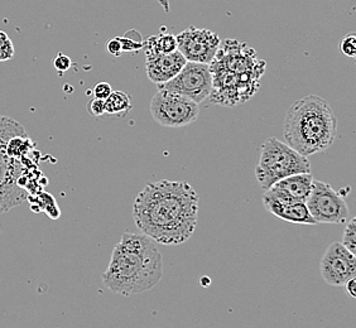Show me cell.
<instances>
[{
    "label": "cell",
    "mask_w": 356,
    "mask_h": 328,
    "mask_svg": "<svg viewBox=\"0 0 356 328\" xmlns=\"http://www.w3.org/2000/svg\"><path fill=\"white\" fill-rule=\"evenodd\" d=\"M200 197L187 182L161 179L147 183L133 202L140 233L161 245H179L197 226Z\"/></svg>",
    "instance_id": "1"
},
{
    "label": "cell",
    "mask_w": 356,
    "mask_h": 328,
    "mask_svg": "<svg viewBox=\"0 0 356 328\" xmlns=\"http://www.w3.org/2000/svg\"><path fill=\"white\" fill-rule=\"evenodd\" d=\"M163 277V256L156 243L144 233H123L103 273V283L113 293L129 297L148 292Z\"/></svg>",
    "instance_id": "2"
},
{
    "label": "cell",
    "mask_w": 356,
    "mask_h": 328,
    "mask_svg": "<svg viewBox=\"0 0 356 328\" xmlns=\"http://www.w3.org/2000/svg\"><path fill=\"white\" fill-rule=\"evenodd\" d=\"M213 77L210 101L226 108L252 99L261 88V79L266 72V62L257 57V52L247 43L225 40L209 65Z\"/></svg>",
    "instance_id": "3"
},
{
    "label": "cell",
    "mask_w": 356,
    "mask_h": 328,
    "mask_svg": "<svg viewBox=\"0 0 356 328\" xmlns=\"http://www.w3.org/2000/svg\"><path fill=\"white\" fill-rule=\"evenodd\" d=\"M336 131L337 119L329 101L321 96L309 95L289 106L283 134L289 147L309 157L329 149Z\"/></svg>",
    "instance_id": "4"
},
{
    "label": "cell",
    "mask_w": 356,
    "mask_h": 328,
    "mask_svg": "<svg viewBox=\"0 0 356 328\" xmlns=\"http://www.w3.org/2000/svg\"><path fill=\"white\" fill-rule=\"evenodd\" d=\"M22 133H26L22 124L12 117L0 115V215L27 201L28 193L18 185V179L29 168L7 153L10 138Z\"/></svg>",
    "instance_id": "5"
},
{
    "label": "cell",
    "mask_w": 356,
    "mask_h": 328,
    "mask_svg": "<svg viewBox=\"0 0 356 328\" xmlns=\"http://www.w3.org/2000/svg\"><path fill=\"white\" fill-rule=\"evenodd\" d=\"M309 172H311L309 158L302 156L287 143L269 138L261 144L255 177L264 191L282 178Z\"/></svg>",
    "instance_id": "6"
},
{
    "label": "cell",
    "mask_w": 356,
    "mask_h": 328,
    "mask_svg": "<svg viewBox=\"0 0 356 328\" xmlns=\"http://www.w3.org/2000/svg\"><path fill=\"white\" fill-rule=\"evenodd\" d=\"M152 117L165 128H182L197 120L199 104L170 90L158 89L149 105Z\"/></svg>",
    "instance_id": "7"
},
{
    "label": "cell",
    "mask_w": 356,
    "mask_h": 328,
    "mask_svg": "<svg viewBox=\"0 0 356 328\" xmlns=\"http://www.w3.org/2000/svg\"><path fill=\"white\" fill-rule=\"evenodd\" d=\"M305 204L317 224H345L350 210L343 196L329 183L312 181L311 191Z\"/></svg>",
    "instance_id": "8"
},
{
    "label": "cell",
    "mask_w": 356,
    "mask_h": 328,
    "mask_svg": "<svg viewBox=\"0 0 356 328\" xmlns=\"http://www.w3.org/2000/svg\"><path fill=\"white\" fill-rule=\"evenodd\" d=\"M157 86L158 89L170 90L201 104L211 94L213 77L207 63L187 61L172 80Z\"/></svg>",
    "instance_id": "9"
},
{
    "label": "cell",
    "mask_w": 356,
    "mask_h": 328,
    "mask_svg": "<svg viewBox=\"0 0 356 328\" xmlns=\"http://www.w3.org/2000/svg\"><path fill=\"white\" fill-rule=\"evenodd\" d=\"M177 49L186 61L210 65L220 47L219 35L209 29L190 26L176 35Z\"/></svg>",
    "instance_id": "10"
},
{
    "label": "cell",
    "mask_w": 356,
    "mask_h": 328,
    "mask_svg": "<svg viewBox=\"0 0 356 328\" xmlns=\"http://www.w3.org/2000/svg\"><path fill=\"white\" fill-rule=\"evenodd\" d=\"M322 279L332 287H343L356 275L355 254L341 243H332L322 256L320 264Z\"/></svg>",
    "instance_id": "11"
},
{
    "label": "cell",
    "mask_w": 356,
    "mask_h": 328,
    "mask_svg": "<svg viewBox=\"0 0 356 328\" xmlns=\"http://www.w3.org/2000/svg\"><path fill=\"white\" fill-rule=\"evenodd\" d=\"M263 205L275 218L300 225H317L305 202L289 197L277 187H269L263 195Z\"/></svg>",
    "instance_id": "12"
},
{
    "label": "cell",
    "mask_w": 356,
    "mask_h": 328,
    "mask_svg": "<svg viewBox=\"0 0 356 328\" xmlns=\"http://www.w3.org/2000/svg\"><path fill=\"white\" fill-rule=\"evenodd\" d=\"M186 62L185 57L178 49L171 54L145 56V72L153 83L162 85L177 75Z\"/></svg>",
    "instance_id": "13"
},
{
    "label": "cell",
    "mask_w": 356,
    "mask_h": 328,
    "mask_svg": "<svg viewBox=\"0 0 356 328\" xmlns=\"http://www.w3.org/2000/svg\"><path fill=\"white\" fill-rule=\"evenodd\" d=\"M312 181H314V177H312L311 172H309V173H297V174L282 178L272 186L280 188L283 192H286L289 197H292L296 201L305 202L307 196H309V191H311Z\"/></svg>",
    "instance_id": "14"
},
{
    "label": "cell",
    "mask_w": 356,
    "mask_h": 328,
    "mask_svg": "<svg viewBox=\"0 0 356 328\" xmlns=\"http://www.w3.org/2000/svg\"><path fill=\"white\" fill-rule=\"evenodd\" d=\"M131 110V96L123 91H113L105 99V114L110 117H124Z\"/></svg>",
    "instance_id": "15"
},
{
    "label": "cell",
    "mask_w": 356,
    "mask_h": 328,
    "mask_svg": "<svg viewBox=\"0 0 356 328\" xmlns=\"http://www.w3.org/2000/svg\"><path fill=\"white\" fill-rule=\"evenodd\" d=\"M145 56L157 55V54H171L177 49L176 35H152L144 41Z\"/></svg>",
    "instance_id": "16"
},
{
    "label": "cell",
    "mask_w": 356,
    "mask_h": 328,
    "mask_svg": "<svg viewBox=\"0 0 356 328\" xmlns=\"http://www.w3.org/2000/svg\"><path fill=\"white\" fill-rule=\"evenodd\" d=\"M27 201L31 204L32 210L38 207L35 212H46L49 219L57 220L61 216V211L56 204V199L47 192L41 191L35 195H28Z\"/></svg>",
    "instance_id": "17"
},
{
    "label": "cell",
    "mask_w": 356,
    "mask_h": 328,
    "mask_svg": "<svg viewBox=\"0 0 356 328\" xmlns=\"http://www.w3.org/2000/svg\"><path fill=\"white\" fill-rule=\"evenodd\" d=\"M123 52H138L143 48L144 41L137 31H129L125 35L119 37Z\"/></svg>",
    "instance_id": "18"
},
{
    "label": "cell",
    "mask_w": 356,
    "mask_h": 328,
    "mask_svg": "<svg viewBox=\"0 0 356 328\" xmlns=\"http://www.w3.org/2000/svg\"><path fill=\"white\" fill-rule=\"evenodd\" d=\"M343 244L349 252L356 254V219L353 218L345 227L343 233Z\"/></svg>",
    "instance_id": "19"
},
{
    "label": "cell",
    "mask_w": 356,
    "mask_h": 328,
    "mask_svg": "<svg viewBox=\"0 0 356 328\" xmlns=\"http://www.w3.org/2000/svg\"><path fill=\"white\" fill-rule=\"evenodd\" d=\"M15 49H14L13 41L9 38V35L0 31V62L10 61L14 57Z\"/></svg>",
    "instance_id": "20"
},
{
    "label": "cell",
    "mask_w": 356,
    "mask_h": 328,
    "mask_svg": "<svg viewBox=\"0 0 356 328\" xmlns=\"http://www.w3.org/2000/svg\"><path fill=\"white\" fill-rule=\"evenodd\" d=\"M340 49L343 56L354 58L356 56V35L355 33H349L345 35L343 41L340 43Z\"/></svg>",
    "instance_id": "21"
},
{
    "label": "cell",
    "mask_w": 356,
    "mask_h": 328,
    "mask_svg": "<svg viewBox=\"0 0 356 328\" xmlns=\"http://www.w3.org/2000/svg\"><path fill=\"white\" fill-rule=\"evenodd\" d=\"M88 111L92 117H103L105 115V100L94 97L88 103Z\"/></svg>",
    "instance_id": "22"
},
{
    "label": "cell",
    "mask_w": 356,
    "mask_h": 328,
    "mask_svg": "<svg viewBox=\"0 0 356 328\" xmlns=\"http://www.w3.org/2000/svg\"><path fill=\"white\" fill-rule=\"evenodd\" d=\"M71 65H72V61H71V58H70L69 56L63 55V54H58V55L56 56L54 66H55V69H57L60 74H63V72L69 71V69H71Z\"/></svg>",
    "instance_id": "23"
},
{
    "label": "cell",
    "mask_w": 356,
    "mask_h": 328,
    "mask_svg": "<svg viewBox=\"0 0 356 328\" xmlns=\"http://www.w3.org/2000/svg\"><path fill=\"white\" fill-rule=\"evenodd\" d=\"M111 92H113V89L108 82H99L94 88V97H97V99L105 100Z\"/></svg>",
    "instance_id": "24"
},
{
    "label": "cell",
    "mask_w": 356,
    "mask_h": 328,
    "mask_svg": "<svg viewBox=\"0 0 356 328\" xmlns=\"http://www.w3.org/2000/svg\"><path fill=\"white\" fill-rule=\"evenodd\" d=\"M108 52H109L110 55L115 56V57H119V56L123 54V49H122V43H120V40H119V37H115V38H113V40H110L108 42Z\"/></svg>",
    "instance_id": "25"
},
{
    "label": "cell",
    "mask_w": 356,
    "mask_h": 328,
    "mask_svg": "<svg viewBox=\"0 0 356 328\" xmlns=\"http://www.w3.org/2000/svg\"><path fill=\"white\" fill-rule=\"evenodd\" d=\"M345 288V292L349 294L351 298H356V279L355 277L351 278L349 281H346L343 286Z\"/></svg>",
    "instance_id": "26"
}]
</instances>
